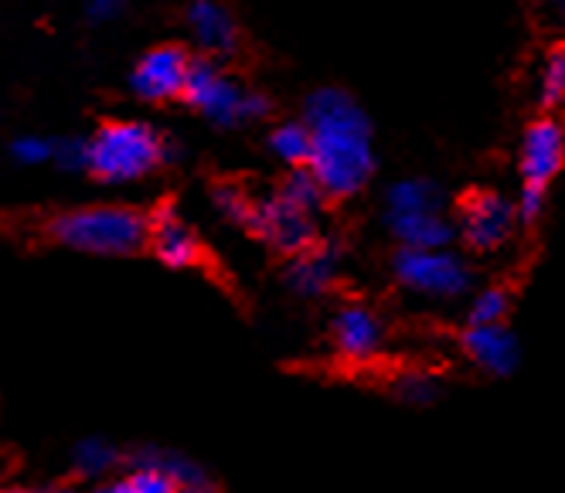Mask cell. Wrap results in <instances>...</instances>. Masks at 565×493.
Here are the masks:
<instances>
[{
	"instance_id": "1",
	"label": "cell",
	"mask_w": 565,
	"mask_h": 493,
	"mask_svg": "<svg viewBox=\"0 0 565 493\" xmlns=\"http://www.w3.org/2000/svg\"><path fill=\"white\" fill-rule=\"evenodd\" d=\"M300 119L313 137L310 171L331 204L358 197L379 171L375 122L369 109L341 86H317L303 96Z\"/></svg>"
},
{
	"instance_id": "2",
	"label": "cell",
	"mask_w": 565,
	"mask_h": 493,
	"mask_svg": "<svg viewBox=\"0 0 565 493\" xmlns=\"http://www.w3.org/2000/svg\"><path fill=\"white\" fill-rule=\"evenodd\" d=\"M42 235L78 256L127 259L150 253V212L134 204H83L49 215Z\"/></svg>"
},
{
	"instance_id": "3",
	"label": "cell",
	"mask_w": 565,
	"mask_h": 493,
	"mask_svg": "<svg viewBox=\"0 0 565 493\" xmlns=\"http://www.w3.org/2000/svg\"><path fill=\"white\" fill-rule=\"evenodd\" d=\"M181 160V143L147 119H103L89 133V178L99 184H134Z\"/></svg>"
},
{
	"instance_id": "4",
	"label": "cell",
	"mask_w": 565,
	"mask_h": 493,
	"mask_svg": "<svg viewBox=\"0 0 565 493\" xmlns=\"http://www.w3.org/2000/svg\"><path fill=\"white\" fill-rule=\"evenodd\" d=\"M181 103L215 130H238L249 127V122H266L273 116V99L263 89L238 82L225 72L222 62L205 55H194Z\"/></svg>"
},
{
	"instance_id": "5",
	"label": "cell",
	"mask_w": 565,
	"mask_h": 493,
	"mask_svg": "<svg viewBox=\"0 0 565 493\" xmlns=\"http://www.w3.org/2000/svg\"><path fill=\"white\" fill-rule=\"evenodd\" d=\"M388 269L402 290L436 303L460 300L473 290V272L457 249H402L395 245Z\"/></svg>"
},
{
	"instance_id": "6",
	"label": "cell",
	"mask_w": 565,
	"mask_h": 493,
	"mask_svg": "<svg viewBox=\"0 0 565 493\" xmlns=\"http://www.w3.org/2000/svg\"><path fill=\"white\" fill-rule=\"evenodd\" d=\"M454 225H457V238L477 256L504 249L514 228H521L518 204L508 194H498L494 187L463 191L454 204Z\"/></svg>"
},
{
	"instance_id": "7",
	"label": "cell",
	"mask_w": 565,
	"mask_h": 493,
	"mask_svg": "<svg viewBox=\"0 0 565 493\" xmlns=\"http://www.w3.org/2000/svg\"><path fill=\"white\" fill-rule=\"evenodd\" d=\"M320 215H310L303 212L300 204H294L287 194L279 187L269 191V194H259L256 197V218H253V228L249 235L259 238L269 253L282 256V259H297L303 253H310L313 245H320Z\"/></svg>"
},
{
	"instance_id": "8",
	"label": "cell",
	"mask_w": 565,
	"mask_h": 493,
	"mask_svg": "<svg viewBox=\"0 0 565 493\" xmlns=\"http://www.w3.org/2000/svg\"><path fill=\"white\" fill-rule=\"evenodd\" d=\"M191 65H194V52H188L184 45H153L134 62V68L127 75V86H130L134 99H140L147 106L181 103L184 89H188Z\"/></svg>"
},
{
	"instance_id": "9",
	"label": "cell",
	"mask_w": 565,
	"mask_h": 493,
	"mask_svg": "<svg viewBox=\"0 0 565 493\" xmlns=\"http://www.w3.org/2000/svg\"><path fill=\"white\" fill-rule=\"evenodd\" d=\"M565 168V122L555 112L535 116L521 133L518 147V174L521 187L548 191Z\"/></svg>"
},
{
	"instance_id": "10",
	"label": "cell",
	"mask_w": 565,
	"mask_h": 493,
	"mask_svg": "<svg viewBox=\"0 0 565 493\" xmlns=\"http://www.w3.org/2000/svg\"><path fill=\"white\" fill-rule=\"evenodd\" d=\"M184 28L198 55H205V58L225 62V58H235L242 49V28L232 8L222 4V0H188Z\"/></svg>"
},
{
	"instance_id": "11",
	"label": "cell",
	"mask_w": 565,
	"mask_h": 493,
	"mask_svg": "<svg viewBox=\"0 0 565 493\" xmlns=\"http://www.w3.org/2000/svg\"><path fill=\"white\" fill-rule=\"evenodd\" d=\"M150 256L168 269H194L205 259L201 238L181 218L174 201H160L150 208Z\"/></svg>"
},
{
	"instance_id": "12",
	"label": "cell",
	"mask_w": 565,
	"mask_h": 493,
	"mask_svg": "<svg viewBox=\"0 0 565 493\" xmlns=\"http://www.w3.org/2000/svg\"><path fill=\"white\" fill-rule=\"evenodd\" d=\"M463 357L491 378H511L521 364V341L508 323L463 326L460 331Z\"/></svg>"
},
{
	"instance_id": "13",
	"label": "cell",
	"mask_w": 565,
	"mask_h": 493,
	"mask_svg": "<svg viewBox=\"0 0 565 493\" xmlns=\"http://www.w3.org/2000/svg\"><path fill=\"white\" fill-rule=\"evenodd\" d=\"M341 262H344L341 245L324 238L320 245H313L310 253L287 262V269H282V282H287V290L300 300H320L334 290V282L341 276Z\"/></svg>"
},
{
	"instance_id": "14",
	"label": "cell",
	"mask_w": 565,
	"mask_h": 493,
	"mask_svg": "<svg viewBox=\"0 0 565 493\" xmlns=\"http://www.w3.org/2000/svg\"><path fill=\"white\" fill-rule=\"evenodd\" d=\"M331 341L344 361H369L382 351L385 323L365 303H341L331 320Z\"/></svg>"
},
{
	"instance_id": "15",
	"label": "cell",
	"mask_w": 565,
	"mask_h": 493,
	"mask_svg": "<svg viewBox=\"0 0 565 493\" xmlns=\"http://www.w3.org/2000/svg\"><path fill=\"white\" fill-rule=\"evenodd\" d=\"M385 228L402 249H454L460 242L447 212H385Z\"/></svg>"
},
{
	"instance_id": "16",
	"label": "cell",
	"mask_w": 565,
	"mask_h": 493,
	"mask_svg": "<svg viewBox=\"0 0 565 493\" xmlns=\"http://www.w3.org/2000/svg\"><path fill=\"white\" fill-rule=\"evenodd\" d=\"M127 470H164L181 486H205V483H212V476L205 473V467H201L198 460L178 453V449L153 446V442H140V446L127 449Z\"/></svg>"
},
{
	"instance_id": "17",
	"label": "cell",
	"mask_w": 565,
	"mask_h": 493,
	"mask_svg": "<svg viewBox=\"0 0 565 493\" xmlns=\"http://www.w3.org/2000/svg\"><path fill=\"white\" fill-rule=\"evenodd\" d=\"M116 467H127V453L106 436H86L68 449V470L75 480L103 483Z\"/></svg>"
},
{
	"instance_id": "18",
	"label": "cell",
	"mask_w": 565,
	"mask_h": 493,
	"mask_svg": "<svg viewBox=\"0 0 565 493\" xmlns=\"http://www.w3.org/2000/svg\"><path fill=\"white\" fill-rule=\"evenodd\" d=\"M266 147H269V157L282 163L287 171H307L313 160V137L300 116L273 122L266 133Z\"/></svg>"
},
{
	"instance_id": "19",
	"label": "cell",
	"mask_w": 565,
	"mask_h": 493,
	"mask_svg": "<svg viewBox=\"0 0 565 493\" xmlns=\"http://www.w3.org/2000/svg\"><path fill=\"white\" fill-rule=\"evenodd\" d=\"M385 212H447V197L433 178H398L385 187Z\"/></svg>"
},
{
	"instance_id": "20",
	"label": "cell",
	"mask_w": 565,
	"mask_h": 493,
	"mask_svg": "<svg viewBox=\"0 0 565 493\" xmlns=\"http://www.w3.org/2000/svg\"><path fill=\"white\" fill-rule=\"evenodd\" d=\"M209 194H212L215 212H218L228 225H235V228H242V232H249V228H253V218H256V197H259V194H253L249 187H242V184H235V181H215Z\"/></svg>"
},
{
	"instance_id": "21",
	"label": "cell",
	"mask_w": 565,
	"mask_h": 493,
	"mask_svg": "<svg viewBox=\"0 0 565 493\" xmlns=\"http://www.w3.org/2000/svg\"><path fill=\"white\" fill-rule=\"evenodd\" d=\"M514 307V293L504 282H491L483 290L473 293V300L467 303V323L463 326H488V323H508Z\"/></svg>"
},
{
	"instance_id": "22",
	"label": "cell",
	"mask_w": 565,
	"mask_h": 493,
	"mask_svg": "<svg viewBox=\"0 0 565 493\" xmlns=\"http://www.w3.org/2000/svg\"><path fill=\"white\" fill-rule=\"evenodd\" d=\"M539 106L542 112H558L565 106V41L548 49L539 72Z\"/></svg>"
},
{
	"instance_id": "23",
	"label": "cell",
	"mask_w": 565,
	"mask_h": 493,
	"mask_svg": "<svg viewBox=\"0 0 565 493\" xmlns=\"http://www.w3.org/2000/svg\"><path fill=\"white\" fill-rule=\"evenodd\" d=\"M279 191L287 194L294 204H300L303 212L310 215H320L331 204V197L324 194V187H320V181L313 178V171H287L279 181Z\"/></svg>"
},
{
	"instance_id": "24",
	"label": "cell",
	"mask_w": 565,
	"mask_h": 493,
	"mask_svg": "<svg viewBox=\"0 0 565 493\" xmlns=\"http://www.w3.org/2000/svg\"><path fill=\"white\" fill-rule=\"evenodd\" d=\"M55 147L58 137H38V133H21L8 143V157L14 168H55Z\"/></svg>"
},
{
	"instance_id": "25",
	"label": "cell",
	"mask_w": 565,
	"mask_h": 493,
	"mask_svg": "<svg viewBox=\"0 0 565 493\" xmlns=\"http://www.w3.org/2000/svg\"><path fill=\"white\" fill-rule=\"evenodd\" d=\"M392 395L402 405H413V408H426L443 395V382L429 372H406L392 382Z\"/></svg>"
},
{
	"instance_id": "26",
	"label": "cell",
	"mask_w": 565,
	"mask_h": 493,
	"mask_svg": "<svg viewBox=\"0 0 565 493\" xmlns=\"http://www.w3.org/2000/svg\"><path fill=\"white\" fill-rule=\"evenodd\" d=\"M55 168L68 171V174H89V137H83V133L58 137Z\"/></svg>"
},
{
	"instance_id": "27",
	"label": "cell",
	"mask_w": 565,
	"mask_h": 493,
	"mask_svg": "<svg viewBox=\"0 0 565 493\" xmlns=\"http://www.w3.org/2000/svg\"><path fill=\"white\" fill-rule=\"evenodd\" d=\"M127 480L134 493H181V483L164 470H130Z\"/></svg>"
},
{
	"instance_id": "28",
	"label": "cell",
	"mask_w": 565,
	"mask_h": 493,
	"mask_svg": "<svg viewBox=\"0 0 565 493\" xmlns=\"http://www.w3.org/2000/svg\"><path fill=\"white\" fill-rule=\"evenodd\" d=\"M514 204H518V222H521V228H532V225H539V218L545 215L548 191L521 187V191H518V197H514Z\"/></svg>"
},
{
	"instance_id": "29",
	"label": "cell",
	"mask_w": 565,
	"mask_h": 493,
	"mask_svg": "<svg viewBox=\"0 0 565 493\" xmlns=\"http://www.w3.org/2000/svg\"><path fill=\"white\" fill-rule=\"evenodd\" d=\"M124 11H127V0H83V18L93 28L116 21Z\"/></svg>"
},
{
	"instance_id": "30",
	"label": "cell",
	"mask_w": 565,
	"mask_h": 493,
	"mask_svg": "<svg viewBox=\"0 0 565 493\" xmlns=\"http://www.w3.org/2000/svg\"><path fill=\"white\" fill-rule=\"evenodd\" d=\"M89 493H134V490H130V480L127 476H113V480L96 483Z\"/></svg>"
},
{
	"instance_id": "31",
	"label": "cell",
	"mask_w": 565,
	"mask_h": 493,
	"mask_svg": "<svg viewBox=\"0 0 565 493\" xmlns=\"http://www.w3.org/2000/svg\"><path fill=\"white\" fill-rule=\"evenodd\" d=\"M0 493H45V486H24V483H11V486H4Z\"/></svg>"
},
{
	"instance_id": "32",
	"label": "cell",
	"mask_w": 565,
	"mask_h": 493,
	"mask_svg": "<svg viewBox=\"0 0 565 493\" xmlns=\"http://www.w3.org/2000/svg\"><path fill=\"white\" fill-rule=\"evenodd\" d=\"M181 493H222L215 483H205V486H181Z\"/></svg>"
},
{
	"instance_id": "33",
	"label": "cell",
	"mask_w": 565,
	"mask_h": 493,
	"mask_svg": "<svg viewBox=\"0 0 565 493\" xmlns=\"http://www.w3.org/2000/svg\"><path fill=\"white\" fill-rule=\"evenodd\" d=\"M552 4H555V14L565 18V0H552Z\"/></svg>"
}]
</instances>
